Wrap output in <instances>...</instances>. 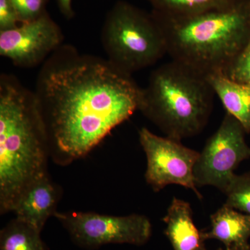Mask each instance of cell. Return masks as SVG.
<instances>
[{"mask_svg": "<svg viewBox=\"0 0 250 250\" xmlns=\"http://www.w3.org/2000/svg\"><path fill=\"white\" fill-rule=\"evenodd\" d=\"M214 95L205 75L172 60L151 73L142 88L139 111L166 136L182 141L205 129Z\"/></svg>", "mask_w": 250, "mask_h": 250, "instance_id": "4", "label": "cell"}, {"mask_svg": "<svg viewBox=\"0 0 250 250\" xmlns=\"http://www.w3.org/2000/svg\"><path fill=\"white\" fill-rule=\"evenodd\" d=\"M223 193L225 205L250 215V172L235 174Z\"/></svg>", "mask_w": 250, "mask_h": 250, "instance_id": "16", "label": "cell"}, {"mask_svg": "<svg viewBox=\"0 0 250 250\" xmlns=\"http://www.w3.org/2000/svg\"><path fill=\"white\" fill-rule=\"evenodd\" d=\"M246 130L239 121L227 113L214 134L200 152L194 167L197 188L215 187L224 192L243 161L250 158Z\"/></svg>", "mask_w": 250, "mask_h": 250, "instance_id": "7", "label": "cell"}, {"mask_svg": "<svg viewBox=\"0 0 250 250\" xmlns=\"http://www.w3.org/2000/svg\"><path fill=\"white\" fill-rule=\"evenodd\" d=\"M142 88L106 59L62 45L36 79V100L49 141L69 159L85 155L139 111Z\"/></svg>", "mask_w": 250, "mask_h": 250, "instance_id": "1", "label": "cell"}, {"mask_svg": "<svg viewBox=\"0 0 250 250\" xmlns=\"http://www.w3.org/2000/svg\"><path fill=\"white\" fill-rule=\"evenodd\" d=\"M152 14L162 29L172 60L205 75L225 72L250 38V0H233L190 16Z\"/></svg>", "mask_w": 250, "mask_h": 250, "instance_id": "3", "label": "cell"}, {"mask_svg": "<svg viewBox=\"0 0 250 250\" xmlns=\"http://www.w3.org/2000/svg\"><path fill=\"white\" fill-rule=\"evenodd\" d=\"M223 72L236 82L250 83V38Z\"/></svg>", "mask_w": 250, "mask_h": 250, "instance_id": "17", "label": "cell"}, {"mask_svg": "<svg viewBox=\"0 0 250 250\" xmlns=\"http://www.w3.org/2000/svg\"><path fill=\"white\" fill-rule=\"evenodd\" d=\"M72 0H57L60 11L65 17L70 18L73 16L72 8Z\"/></svg>", "mask_w": 250, "mask_h": 250, "instance_id": "20", "label": "cell"}, {"mask_svg": "<svg viewBox=\"0 0 250 250\" xmlns=\"http://www.w3.org/2000/svg\"><path fill=\"white\" fill-rule=\"evenodd\" d=\"M165 234L173 250H207L193 220L190 204L174 197L164 219Z\"/></svg>", "mask_w": 250, "mask_h": 250, "instance_id": "11", "label": "cell"}, {"mask_svg": "<svg viewBox=\"0 0 250 250\" xmlns=\"http://www.w3.org/2000/svg\"><path fill=\"white\" fill-rule=\"evenodd\" d=\"M152 13L163 16H190L221 7L233 0H145Z\"/></svg>", "mask_w": 250, "mask_h": 250, "instance_id": "15", "label": "cell"}, {"mask_svg": "<svg viewBox=\"0 0 250 250\" xmlns=\"http://www.w3.org/2000/svg\"><path fill=\"white\" fill-rule=\"evenodd\" d=\"M48 134L34 91L0 76V208L12 211L23 192L47 175Z\"/></svg>", "mask_w": 250, "mask_h": 250, "instance_id": "2", "label": "cell"}, {"mask_svg": "<svg viewBox=\"0 0 250 250\" xmlns=\"http://www.w3.org/2000/svg\"><path fill=\"white\" fill-rule=\"evenodd\" d=\"M139 141L147 157L146 181L153 190L159 191L174 184L190 189L202 198L193 173L200 152L186 147L180 141L157 136L145 127L140 130Z\"/></svg>", "mask_w": 250, "mask_h": 250, "instance_id": "8", "label": "cell"}, {"mask_svg": "<svg viewBox=\"0 0 250 250\" xmlns=\"http://www.w3.org/2000/svg\"><path fill=\"white\" fill-rule=\"evenodd\" d=\"M21 24L17 12L10 0H0V31L14 29Z\"/></svg>", "mask_w": 250, "mask_h": 250, "instance_id": "19", "label": "cell"}, {"mask_svg": "<svg viewBox=\"0 0 250 250\" xmlns=\"http://www.w3.org/2000/svg\"><path fill=\"white\" fill-rule=\"evenodd\" d=\"M41 231L16 218L0 233V250H47Z\"/></svg>", "mask_w": 250, "mask_h": 250, "instance_id": "14", "label": "cell"}, {"mask_svg": "<svg viewBox=\"0 0 250 250\" xmlns=\"http://www.w3.org/2000/svg\"><path fill=\"white\" fill-rule=\"evenodd\" d=\"M218 250H250V245L249 243L236 245V246L229 247V248H225V249H219Z\"/></svg>", "mask_w": 250, "mask_h": 250, "instance_id": "21", "label": "cell"}, {"mask_svg": "<svg viewBox=\"0 0 250 250\" xmlns=\"http://www.w3.org/2000/svg\"><path fill=\"white\" fill-rule=\"evenodd\" d=\"M227 113L236 118L247 134L250 133V83L232 80L223 71L206 75Z\"/></svg>", "mask_w": 250, "mask_h": 250, "instance_id": "12", "label": "cell"}, {"mask_svg": "<svg viewBox=\"0 0 250 250\" xmlns=\"http://www.w3.org/2000/svg\"><path fill=\"white\" fill-rule=\"evenodd\" d=\"M57 192L48 177L38 179L22 192L12 211L16 218L42 231L49 217L56 213Z\"/></svg>", "mask_w": 250, "mask_h": 250, "instance_id": "10", "label": "cell"}, {"mask_svg": "<svg viewBox=\"0 0 250 250\" xmlns=\"http://www.w3.org/2000/svg\"><path fill=\"white\" fill-rule=\"evenodd\" d=\"M101 42L108 62L129 75L152 66L167 54L165 36L152 14L124 1L108 11Z\"/></svg>", "mask_w": 250, "mask_h": 250, "instance_id": "5", "label": "cell"}, {"mask_svg": "<svg viewBox=\"0 0 250 250\" xmlns=\"http://www.w3.org/2000/svg\"><path fill=\"white\" fill-rule=\"evenodd\" d=\"M54 216L68 231L72 241L86 249H97L107 244L141 246L152 236V224L144 215L115 216L83 212H56Z\"/></svg>", "mask_w": 250, "mask_h": 250, "instance_id": "6", "label": "cell"}, {"mask_svg": "<svg viewBox=\"0 0 250 250\" xmlns=\"http://www.w3.org/2000/svg\"><path fill=\"white\" fill-rule=\"evenodd\" d=\"M205 241L217 240L225 248L249 243L250 215L224 205L210 215V228L202 231Z\"/></svg>", "mask_w": 250, "mask_h": 250, "instance_id": "13", "label": "cell"}, {"mask_svg": "<svg viewBox=\"0 0 250 250\" xmlns=\"http://www.w3.org/2000/svg\"><path fill=\"white\" fill-rule=\"evenodd\" d=\"M63 40L62 29L45 11L34 21L0 31V55L16 66L32 68L42 65Z\"/></svg>", "mask_w": 250, "mask_h": 250, "instance_id": "9", "label": "cell"}, {"mask_svg": "<svg viewBox=\"0 0 250 250\" xmlns=\"http://www.w3.org/2000/svg\"><path fill=\"white\" fill-rule=\"evenodd\" d=\"M48 0H10L14 6L21 23L34 21L45 12Z\"/></svg>", "mask_w": 250, "mask_h": 250, "instance_id": "18", "label": "cell"}]
</instances>
